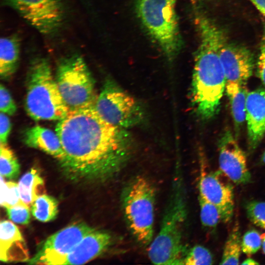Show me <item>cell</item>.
<instances>
[{"label":"cell","instance_id":"cell-15","mask_svg":"<svg viewBox=\"0 0 265 265\" xmlns=\"http://www.w3.org/2000/svg\"><path fill=\"white\" fill-rule=\"evenodd\" d=\"M111 243V237L106 231L93 229L68 254L62 265H82L98 257Z\"/></svg>","mask_w":265,"mask_h":265},{"label":"cell","instance_id":"cell-32","mask_svg":"<svg viewBox=\"0 0 265 265\" xmlns=\"http://www.w3.org/2000/svg\"><path fill=\"white\" fill-rule=\"evenodd\" d=\"M11 130V123L7 115L0 113V143L7 144Z\"/></svg>","mask_w":265,"mask_h":265},{"label":"cell","instance_id":"cell-6","mask_svg":"<svg viewBox=\"0 0 265 265\" xmlns=\"http://www.w3.org/2000/svg\"><path fill=\"white\" fill-rule=\"evenodd\" d=\"M122 202L125 217L131 232L142 245L153 239L155 191L145 178L138 176L124 188Z\"/></svg>","mask_w":265,"mask_h":265},{"label":"cell","instance_id":"cell-28","mask_svg":"<svg viewBox=\"0 0 265 265\" xmlns=\"http://www.w3.org/2000/svg\"><path fill=\"white\" fill-rule=\"evenodd\" d=\"M262 242V235L255 230H250L241 239L242 252L248 256L255 254L261 248Z\"/></svg>","mask_w":265,"mask_h":265},{"label":"cell","instance_id":"cell-21","mask_svg":"<svg viewBox=\"0 0 265 265\" xmlns=\"http://www.w3.org/2000/svg\"><path fill=\"white\" fill-rule=\"evenodd\" d=\"M34 217L41 222L54 219L58 213V202L52 196L43 194L38 196L31 206Z\"/></svg>","mask_w":265,"mask_h":265},{"label":"cell","instance_id":"cell-24","mask_svg":"<svg viewBox=\"0 0 265 265\" xmlns=\"http://www.w3.org/2000/svg\"><path fill=\"white\" fill-rule=\"evenodd\" d=\"M200 208V219L202 225L208 228H214L222 221L218 208L201 195L198 197Z\"/></svg>","mask_w":265,"mask_h":265},{"label":"cell","instance_id":"cell-17","mask_svg":"<svg viewBox=\"0 0 265 265\" xmlns=\"http://www.w3.org/2000/svg\"><path fill=\"white\" fill-rule=\"evenodd\" d=\"M22 140L27 146L40 150L57 159L59 162L64 159L65 153L56 132L35 125L24 131Z\"/></svg>","mask_w":265,"mask_h":265},{"label":"cell","instance_id":"cell-19","mask_svg":"<svg viewBox=\"0 0 265 265\" xmlns=\"http://www.w3.org/2000/svg\"><path fill=\"white\" fill-rule=\"evenodd\" d=\"M246 84L227 81L225 91L229 100L232 116L237 128L245 121L248 90Z\"/></svg>","mask_w":265,"mask_h":265},{"label":"cell","instance_id":"cell-14","mask_svg":"<svg viewBox=\"0 0 265 265\" xmlns=\"http://www.w3.org/2000/svg\"><path fill=\"white\" fill-rule=\"evenodd\" d=\"M245 120L249 147L253 150L265 134V89L258 88L248 93Z\"/></svg>","mask_w":265,"mask_h":265},{"label":"cell","instance_id":"cell-33","mask_svg":"<svg viewBox=\"0 0 265 265\" xmlns=\"http://www.w3.org/2000/svg\"><path fill=\"white\" fill-rule=\"evenodd\" d=\"M256 8L265 16V0H248Z\"/></svg>","mask_w":265,"mask_h":265},{"label":"cell","instance_id":"cell-34","mask_svg":"<svg viewBox=\"0 0 265 265\" xmlns=\"http://www.w3.org/2000/svg\"><path fill=\"white\" fill-rule=\"evenodd\" d=\"M241 265H258L259 263L257 262L254 260L248 258L242 262V263L241 264Z\"/></svg>","mask_w":265,"mask_h":265},{"label":"cell","instance_id":"cell-30","mask_svg":"<svg viewBox=\"0 0 265 265\" xmlns=\"http://www.w3.org/2000/svg\"><path fill=\"white\" fill-rule=\"evenodd\" d=\"M0 111L8 115H14L17 111L16 105L12 97L2 84L0 85Z\"/></svg>","mask_w":265,"mask_h":265},{"label":"cell","instance_id":"cell-27","mask_svg":"<svg viewBox=\"0 0 265 265\" xmlns=\"http://www.w3.org/2000/svg\"><path fill=\"white\" fill-rule=\"evenodd\" d=\"M249 219L256 226L265 230V202L252 201L245 205Z\"/></svg>","mask_w":265,"mask_h":265},{"label":"cell","instance_id":"cell-37","mask_svg":"<svg viewBox=\"0 0 265 265\" xmlns=\"http://www.w3.org/2000/svg\"><path fill=\"white\" fill-rule=\"evenodd\" d=\"M262 160L263 162L265 164V150L262 156Z\"/></svg>","mask_w":265,"mask_h":265},{"label":"cell","instance_id":"cell-29","mask_svg":"<svg viewBox=\"0 0 265 265\" xmlns=\"http://www.w3.org/2000/svg\"><path fill=\"white\" fill-rule=\"evenodd\" d=\"M29 208L25 203H22L5 209L11 221L20 224H27L30 219Z\"/></svg>","mask_w":265,"mask_h":265},{"label":"cell","instance_id":"cell-9","mask_svg":"<svg viewBox=\"0 0 265 265\" xmlns=\"http://www.w3.org/2000/svg\"><path fill=\"white\" fill-rule=\"evenodd\" d=\"M3 2L44 35L58 32L65 20L63 0H3Z\"/></svg>","mask_w":265,"mask_h":265},{"label":"cell","instance_id":"cell-12","mask_svg":"<svg viewBox=\"0 0 265 265\" xmlns=\"http://www.w3.org/2000/svg\"><path fill=\"white\" fill-rule=\"evenodd\" d=\"M218 147L220 170L237 185L249 183L251 174L245 155L230 131H227L222 135Z\"/></svg>","mask_w":265,"mask_h":265},{"label":"cell","instance_id":"cell-31","mask_svg":"<svg viewBox=\"0 0 265 265\" xmlns=\"http://www.w3.org/2000/svg\"><path fill=\"white\" fill-rule=\"evenodd\" d=\"M258 76L265 86V20L263 21V30L259 53L257 61Z\"/></svg>","mask_w":265,"mask_h":265},{"label":"cell","instance_id":"cell-4","mask_svg":"<svg viewBox=\"0 0 265 265\" xmlns=\"http://www.w3.org/2000/svg\"><path fill=\"white\" fill-rule=\"evenodd\" d=\"M25 107L35 121L60 120L69 112L53 75L49 60L36 57L29 65Z\"/></svg>","mask_w":265,"mask_h":265},{"label":"cell","instance_id":"cell-35","mask_svg":"<svg viewBox=\"0 0 265 265\" xmlns=\"http://www.w3.org/2000/svg\"><path fill=\"white\" fill-rule=\"evenodd\" d=\"M262 237H263L262 247H263L264 253L265 254V234L262 235Z\"/></svg>","mask_w":265,"mask_h":265},{"label":"cell","instance_id":"cell-1","mask_svg":"<svg viewBox=\"0 0 265 265\" xmlns=\"http://www.w3.org/2000/svg\"><path fill=\"white\" fill-rule=\"evenodd\" d=\"M55 132L65 153L59 164L75 181H105L125 165L133 152L130 132L106 121L95 106L69 111L58 121Z\"/></svg>","mask_w":265,"mask_h":265},{"label":"cell","instance_id":"cell-23","mask_svg":"<svg viewBox=\"0 0 265 265\" xmlns=\"http://www.w3.org/2000/svg\"><path fill=\"white\" fill-rule=\"evenodd\" d=\"M20 168L14 152L7 144L0 143V175L8 179H15L19 174Z\"/></svg>","mask_w":265,"mask_h":265},{"label":"cell","instance_id":"cell-18","mask_svg":"<svg viewBox=\"0 0 265 265\" xmlns=\"http://www.w3.org/2000/svg\"><path fill=\"white\" fill-rule=\"evenodd\" d=\"M20 39L16 34L2 37L0 40V76L8 80L17 69L20 53Z\"/></svg>","mask_w":265,"mask_h":265},{"label":"cell","instance_id":"cell-16","mask_svg":"<svg viewBox=\"0 0 265 265\" xmlns=\"http://www.w3.org/2000/svg\"><path fill=\"white\" fill-rule=\"evenodd\" d=\"M29 260L26 244L18 228L10 221H1L0 260L8 263Z\"/></svg>","mask_w":265,"mask_h":265},{"label":"cell","instance_id":"cell-13","mask_svg":"<svg viewBox=\"0 0 265 265\" xmlns=\"http://www.w3.org/2000/svg\"><path fill=\"white\" fill-rule=\"evenodd\" d=\"M220 59L226 82L246 84L254 68V56L243 45L225 39L220 50Z\"/></svg>","mask_w":265,"mask_h":265},{"label":"cell","instance_id":"cell-20","mask_svg":"<svg viewBox=\"0 0 265 265\" xmlns=\"http://www.w3.org/2000/svg\"><path fill=\"white\" fill-rule=\"evenodd\" d=\"M18 187L21 198L28 207L45 192L43 179L36 168H32L20 179Z\"/></svg>","mask_w":265,"mask_h":265},{"label":"cell","instance_id":"cell-7","mask_svg":"<svg viewBox=\"0 0 265 265\" xmlns=\"http://www.w3.org/2000/svg\"><path fill=\"white\" fill-rule=\"evenodd\" d=\"M55 79L69 111L95 106L98 95L95 80L81 55L72 54L62 58L57 65Z\"/></svg>","mask_w":265,"mask_h":265},{"label":"cell","instance_id":"cell-8","mask_svg":"<svg viewBox=\"0 0 265 265\" xmlns=\"http://www.w3.org/2000/svg\"><path fill=\"white\" fill-rule=\"evenodd\" d=\"M95 108L106 121L125 129L141 124L145 118L141 105L110 78L105 81Z\"/></svg>","mask_w":265,"mask_h":265},{"label":"cell","instance_id":"cell-26","mask_svg":"<svg viewBox=\"0 0 265 265\" xmlns=\"http://www.w3.org/2000/svg\"><path fill=\"white\" fill-rule=\"evenodd\" d=\"M213 257L211 252L202 245H195L186 251L182 265H212Z\"/></svg>","mask_w":265,"mask_h":265},{"label":"cell","instance_id":"cell-22","mask_svg":"<svg viewBox=\"0 0 265 265\" xmlns=\"http://www.w3.org/2000/svg\"><path fill=\"white\" fill-rule=\"evenodd\" d=\"M241 251V239L239 227L235 225L224 244L220 264L238 265Z\"/></svg>","mask_w":265,"mask_h":265},{"label":"cell","instance_id":"cell-5","mask_svg":"<svg viewBox=\"0 0 265 265\" xmlns=\"http://www.w3.org/2000/svg\"><path fill=\"white\" fill-rule=\"evenodd\" d=\"M177 0H136V14L166 58L172 61L180 52L182 40L175 10Z\"/></svg>","mask_w":265,"mask_h":265},{"label":"cell","instance_id":"cell-25","mask_svg":"<svg viewBox=\"0 0 265 265\" xmlns=\"http://www.w3.org/2000/svg\"><path fill=\"white\" fill-rule=\"evenodd\" d=\"M0 205L5 208L22 203L18 184L9 181L5 182L0 175Z\"/></svg>","mask_w":265,"mask_h":265},{"label":"cell","instance_id":"cell-11","mask_svg":"<svg viewBox=\"0 0 265 265\" xmlns=\"http://www.w3.org/2000/svg\"><path fill=\"white\" fill-rule=\"evenodd\" d=\"M231 181L220 170L201 171L199 194L218 208L224 223L231 220L234 212V193Z\"/></svg>","mask_w":265,"mask_h":265},{"label":"cell","instance_id":"cell-10","mask_svg":"<svg viewBox=\"0 0 265 265\" xmlns=\"http://www.w3.org/2000/svg\"><path fill=\"white\" fill-rule=\"evenodd\" d=\"M94 228L85 223H73L50 236L28 261L32 265H62L66 257Z\"/></svg>","mask_w":265,"mask_h":265},{"label":"cell","instance_id":"cell-36","mask_svg":"<svg viewBox=\"0 0 265 265\" xmlns=\"http://www.w3.org/2000/svg\"><path fill=\"white\" fill-rule=\"evenodd\" d=\"M190 0L193 4L196 5L197 4L199 3L200 2H201V1L204 0Z\"/></svg>","mask_w":265,"mask_h":265},{"label":"cell","instance_id":"cell-3","mask_svg":"<svg viewBox=\"0 0 265 265\" xmlns=\"http://www.w3.org/2000/svg\"><path fill=\"white\" fill-rule=\"evenodd\" d=\"M186 215V203L182 178L180 175H176L160 230L149 244L148 254L152 263L182 265L187 251L183 242Z\"/></svg>","mask_w":265,"mask_h":265},{"label":"cell","instance_id":"cell-2","mask_svg":"<svg viewBox=\"0 0 265 265\" xmlns=\"http://www.w3.org/2000/svg\"><path fill=\"white\" fill-rule=\"evenodd\" d=\"M194 22L199 37L194 56L191 96L197 114L209 120L219 110L226 80L220 50L226 37L220 28L204 13L196 10Z\"/></svg>","mask_w":265,"mask_h":265}]
</instances>
